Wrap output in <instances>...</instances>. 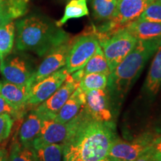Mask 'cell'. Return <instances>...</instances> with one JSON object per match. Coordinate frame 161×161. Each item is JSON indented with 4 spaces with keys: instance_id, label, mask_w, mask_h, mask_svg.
I'll return each instance as SVG.
<instances>
[{
    "instance_id": "obj_1",
    "label": "cell",
    "mask_w": 161,
    "mask_h": 161,
    "mask_svg": "<svg viewBox=\"0 0 161 161\" xmlns=\"http://www.w3.org/2000/svg\"><path fill=\"white\" fill-rule=\"evenodd\" d=\"M117 138L115 122L92 119L84 110L74 118V126L64 150L76 161H108V154Z\"/></svg>"
},
{
    "instance_id": "obj_2",
    "label": "cell",
    "mask_w": 161,
    "mask_h": 161,
    "mask_svg": "<svg viewBox=\"0 0 161 161\" xmlns=\"http://www.w3.org/2000/svg\"><path fill=\"white\" fill-rule=\"evenodd\" d=\"M15 48L18 52H31L44 57L71 39L67 32L49 18L33 14L15 23Z\"/></svg>"
},
{
    "instance_id": "obj_3",
    "label": "cell",
    "mask_w": 161,
    "mask_h": 161,
    "mask_svg": "<svg viewBox=\"0 0 161 161\" xmlns=\"http://www.w3.org/2000/svg\"><path fill=\"white\" fill-rule=\"evenodd\" d=\"M161 46V39L137 40L135 46L108 77L107 87L118 110L149 58Z\"/></svg>"
},
{
    "instance_id": "obj_4",
    "label": "cell",
    "mask_w": 161,
    "mask_h": 161,
    "mask_svg": "<svg viewBox=\"0 0 161 161\" xmlns=\"http://www.w3.org/2000/svg\"><path fill=\"white\" fill-rule=\"evenodd\" d=\"M96 35L110 72L130 53L137 42L136 38L125 27L110 35Z\"/></svg>"
},
{
    "instance_id": "obj_5",
    "label": "cell",
    "mask_w": 161,
    "mask_h": 161,
    "mask_svg": "<svg viewBox=\"0 0 161 161\" xmlns=\"http://www.w3.org/2000/svg\"><path fill=\"white\" fill-rule=\"evenodd\" d=\"M154 0H118L114 15L103 25L94 28L98 35H108L137 20Z\"/></svg>"
},
{
    "instance_id": "obj_6",
    "label": "cell",
    "mask_w": 161,
    "mask_h": 161,
    "mask_svg": "<svg viewBox=\"0 0 161 161\" xmlns=\"http://www.w3.org/2000/svg\"><path fill=\"white\" fill-rule=\"evenodd\" d=\"M99 46V41L93 28L72 39L64 66L66 71L72 74L82 69Z\"/></svg>"
},
{
    "instance_id": "obj_7",
    "label": "cell",
    "mask_w": 161,
    "mask_h": 161,
    "mask_svg": "<svg viewBox=\"0 0 161 161\" xmlns=\"http://www.w3.org/2000/svg\"><path fill=\"white\" fill-rule=\"evenodd\" d=\"M156 135L145 132L131 140L116 138L113 142L108 154V161H134L149 149Z\"/></svg>"
},
{
    "instance_id": "obj_8",
    "label": "cell",
    "mask_w": 161,
    "mask_h": 161,
    "mask_svg": "<svg viewBox=\"0 0 161 161\" xmlns=\"http://www.w3.org/2000/svg\"><path fill=\"white\" fill-rule=\"evenodd\" d=\"M19 52L10 53L0 63V71L8 81L27 86L37 67L29 56Z\"/></svg>"
},
{
    "instance_id": "obj_9",
    "label": "cell",
    "mask_w": 161,
    "mask_h": 161,
    "mask_svg": "<svg viewBox=\"0 0 161 161\" xmlns=\"http://www.w3.org/2000/svg\"><path fill=\"white\" fill-rule=\"evenodd\" d=\"M84 108L92 119L104 122H115L119 111L108 87L85 92Z\"/></svg>"
},
{
    "instance_id": "obj_10",
    "label": "cell",
    "mask_w": 161,
    "mask_h": 161,
    "mask_svg": "<svg viewBox=\"0 0 161 161\" xmlns=\"http://www.w3.org/2000/svg\"><path fill=\"white\" fill-rule=\"evenodd\" d=\"M69 73L63 67L30 88L27 100V108H35L49 98L64 83Z\"/></svg>"
},
{
    "instance_id": "obj_11",
    "label": "cell",
    "mask_w": 161,
    "mask_h": 161,
    "mask_svg": "<svg viewBox=\"0 0 161 161\" xmlns=\"http://www.w3.org/2000/svg\"><path fill=\"white\" fill-rule=\"evenodd\" d=\"M72 41V39H70L69 41L58 46L44 56L43 61L37 67L35 73L30 78L27 84L28 89L30 90V88L34 84L65 66Z\"/></svg>"
},
{
    "instance_id": "obj_12",
    "label": "cell",
    "mask_w": 161,
    "mask_h": 161,
    "mask_svg": "<svg viewBox=\"0 0 161 161\" xmlns=\"http://www.w3.org/2000/svg\"><path fill=\"white\" fill-rule=\"evenodd\" d=\"M74 126V119L67 123H60L52 119H43L39 135L33 142L35 149L51 144H64Z\"/></svg>"
},
{
    "instance_id": "obj_13",
    "label": "cell",
    "mask_w": 161,
    "mask_h": 161,
    "mask_svg": "<svg viewBox=\"0 0 161 161\" xmlns=\"http://www.w3.org/2000/svg\"><path fill=\"white\" fill-rule=\"evenodd\" d=\"M78 86L79 82L73 79L69 74L64 83L49 98L35 108V110L43 119H53Z\"/></svg>"
},
{
    "instance_id": "obj_14",
    "label": "cell",
    "mask_w": 161,
    "mask_h": 161,
    "mask_svg": "<svg viewBox=\"0 0 161 161\" xmlns=\"http://www.w3.org/2000/svg\"><path fill=\"white\" fill-rule=\"evenodd\" d=\"M43 122V119L35 108L28 110L18 130V140L22 144L32 146L33 142L39 135Z\"/></svg>"
},
{
    "instance_id": "obj_15",
    "label": "cell",
    "mask_w": 161,
    "mask_h": 161,
    "mask_svg": "<svg viewBox=\"0 0 161 161\" xmlns=\"http://www.w3.org/2000/svg\"><path fill=\"white\" fill-rule=\"evenodd\" d=\"M29 90L26 85H19L3 80L0 81V96L18 110L27 111Z\"/></svg>"
},
{
    "instance_id": "obj_16",
    "label": "cell",
    "mask_w": 161,
    "mask_h": 161,
    "mask_svg": "<svg viewBox=\"0 0 161 161\" xmlns=\"http://www.w3.org/2000/svg\"><path fill=\"white\" fill-rule=\"evenodd\" d=\"M84 103L85 92L82 91L78 86L53 119L60 123H67L79 114Z\"/></svg>"
},
{
    "instance_id": "obj_17",
    "label": "cell",
    "mask_w": 161,
    "mask_h": 161,
    "mask_svg": "<svg viewBox=\"0 0 161 161\" xmlns=\"http://www.w3.org/2000/svg\"><path fill=\"white\" fill-rule=\"evenodd\" d=\"M125 28L137 40L161 39V23L137 19Z\"/></svg>"
},
{
    "instance_id": "obj_18",
    "label": "cell",
    "mask_w": 161,
    "mask_h": 161,
    "mask_svg": "<svg viewBox=\"0 0 161 161\" xmlns=\"http://www.w3.org/2000/svg\"><path fill=\"white\" fill-rule=\"evenodd\" d=\"M29 0H0V27L23 17L29 10Z\"/></svg>"
},
{
    "instance_id": "obj_19",
    "label": "cell",
    "mask_w": 161,
    "mask_h": 161,
    "mask_svg": "<svg viewBox=\"0 0 161 161\" xmlns=\"http://www.w3.org/2000/svg\"><path fill=\"white\" fill-rule=\"evenodd\" d=\"M161 88V46L155 52L143 86L146 95L153 97Z\"/></svg>"
},
{
    "instance_id": "obj_20",
    "label": "cell",
    "mask_w": 161,
    "mask_h": 161,
    "mask_svg": "<svg viewBox=\"0 0 161 161\" xmlns=\"http://www.w3.org/2000/svg\"><path fill=\"white\" fill-rule=\"evenodd\" d=\"M89 14L86 0H69L64 9L63 17L55 23L58 27H61L70 19H78L88 16Z\"/></svg>"
},
{
    "instance_id": "obj_21",
    "label": "cell",
    "mask_w": 161,
    "mask_h": 161,
    "mask_svg": "<svg viewBox=\"0 0 161 161\" xmlns=\"http://www.w3.org/2000/svg\"><path fill=\"white\" fill-rule=\"evenodd\" d=\"M16 28L13 21L0 27V63L11 53L15 40Z\"/></svg>"
},
{
    "instance_id": "obj_22",
    "label": "cell",
    "mask_w": 161,
    "mask_h": 161,
    "mask_svg": "<svg viewBox=\"0 0 161 161\" xmlns=\"http://www.w3.org/2000/svg\"><path fill=\"white\" fill-rule=\"evenodd\" d=\"M118 0H92V16L99 22H108L111 19L115 11Z\"/></svg>"
},
{
    "instance_id": "obj_23",
    "label": "cell",
    "mask_w": 161,
    "mask_h": 161,
    "mask_svg": "<svg viewBox=\"0 0 161 161\" xmlns=\"http://www.w3.org/2000/svg\"><path fill=\"white\" fill-rule=\"evenodd\" d=\"M83 75L90 73H101L109 75L110 69L108 66L105 56L101 46L98 48L96 53L88 60L85 66L82 68Z\"/></svg>"
},
{
    "instance_id": "obj_24",
    "label": "cell",
    "mask_w": 161,
    "mask_h": 161,
    "mask_svg": "<svg viewBox=\"0 0 161 161\" xmlns=\"http://www.w3.org/2000/svg\"><path fill=\"white\" fill-rule=\"evenodd\" d=\"M9 161H38L35 149L14 140L10 147Z\"/></svg>"
},
{
    "instance_id": "obj_25",
    "label": "cell",
    "mask_w": 161,
    "mask_h": 161,
    "mask_svg": "<svg viewBox=\"0 0 161 161\" xmlns=\"http://www.w3.org/2000/svg\"><path fill=\"white\" fill-rule=\"evenodd\" d=\"M109 75L101 73H90L83 75L79 81V87L84 92L102 90L108 86Z\"/></svg>"
},
{
    "instance_id": "obj_26",
    "label": "cell",
    "mask_w": 161,
    "mask_h": 161,
    "mask_svg": "<svg viewBox=\"0 0 161 161\" xmlns=\"http://www.w3.org/2000/svg\"><path fill=\"white\" fill-rule=\"evenodd\" d=\"M64 144L46 145L35 149L38 161H63Z\"/></svg>"
},
{
    "instance_id": "obj_27",
    "label": "cell",
    "mask_w": 161,
    "mask_h": 161,
    "mask_svg": "<svg viewBox=\"0 0 161 161\" xmlns=\"http://www.w3.org/2000/svg\"><path fill=\"white\" fill-rule=\"evenodd\" d=\"M138 19L161 23V2L153 1Z\"/></svg>"
},
{
    "instance_id": "obj_28",
    "label": "cell",
    "mask_w": 161,
    "mask_h": 161,
    "mask_svg": "<svg viewBox=\"0 0 161 161\" xmlns=\"http://www.w3.org/2000/svg\"><path fill=\"white\" fill-rule=\"evenodd\" d=\"M27 111H22L15 109L0 96V115L5 114L13 118L14 121H19L25 116Z\"/></svg>"
},
{
    "instance_id": "obj_29",
    "label": "cell",
    "mask_w": 161,
    "mask_h": 161,
    "mask_svg": "<svg viewBox=\"0 0 161 161\" xmlns=\"http://www.w3.org/2000/svg\"><path fill=\"white\" fill-rule=\"evenodd\" d=\"M15 121L8 115H0V144L8 138Z\"/></svg>"
},
{
    "instance_id": "obj_30",
    "label": "cell",
    "mask_w": 161,
    "mask_h": 161,
    "mask_svg": "<svg viewBox=\"0 0 161 161\" xmlns=\"http://www.w3.org/2000/svg\"><path fill=\"white\" fill-rule=\"evenodd\" d=\"M148 152L154 161H161V134L154 137Z\"/></svg>"
},
{
    "instance_id": "obj_31",
    "label": "cell",
    "mask_w": 161,
    "mask_h": 161,
    "mask_svg": "<svg viewBox=\"0 0 161 161\" xmlns=\"http://www.w3.org/2000/svg\"><path fill=\"white\" fill-rule=\"evenodd\" d=\"M134 161H154L152 158V156L150 155L149 153L148 152V151L146 153H144L143 154H142L140 157H139L137 159H136Z\"/></svg>"
},
{
    "instance_id": "obj_32",
    "label": "cell",
    "mask_w": 161,
    "mask_h": 161,
    "mask_svg": "<svg viewBox=\"0 0 161 161\" xmlns=\"http://www.w3.org/2000/svg\"><path fill=\"white\" fill-rule=\"evenodd\" d=\"M0 161H9L8 153L5 149H0Z\"/></svg>"
},
{
    "instance_id": "obj_33",
    "label": "cell",
    "mask_w": 161,
    "mask_h": 161,
    "mask_svg": "<svg viewBox=\"0 0 161 161\" xmlns=\"http://www.w3.org/2000/svg\"><path fill=\"white\" fill-rule=\"evenodd\" d=\"M63 161H76L73 157L71 155L69 152L67 151H65L64 148V157H63Z\"/></svg>"
},
{
    "instance_id": "obj_34",
    "label": "cell",
    "mask_w": 161,
    "mask_h": 161,
    "mask_svg": "<svg viewBox=\"0 0 161 161\" xmlns=\"http://www.w3.org/2000/svg\"><path fill=\"white\" fill-rule=\"evenodd\" d=\"M66 1H69V0H66ZM86 2H87V3H90L92 2V0H86Z\"/></svg>"
},
{
    "instance_id": "obj_35",
    "label": "cell",
    "mask_w": 161,
    "mask_h": 161,
    "mask_svg": "<svg viewBox=\"0 0 161 161\" xmlns=\"http://www.w3.org/2000/svg\"><path fill=\"white\" fill-rule=\"evenodd\" d=\"M154 1H157V2H161V0H154Z\"/></svg>"
}]
</instances>
